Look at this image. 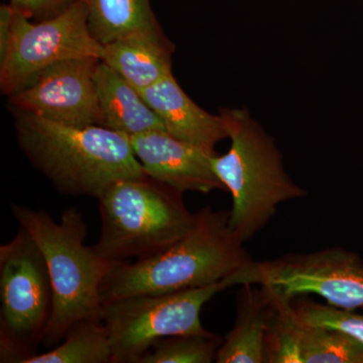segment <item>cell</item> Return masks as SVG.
<instances>
[{"mask_svg":"<svg viewBox=\"0 0 363 363\" xmlns=\"http://www.w3.org/2000/svg\"><path fill=\"white\" fill-rule=\"evenodd\" d=\"M11 213L44 255L52 292V314L42 344L58 345L72 327L101 318V286L116 264L85 243L88 227L82 213L69 208L59 221L43 210L11 204Z\"/></svg>","mask_w":363,"mask_h":363,"instance_id":"3957f363","label":"cell"},{"mask_svg":"<svg viewBox=\"0 0 363 363\" xmlns=\"http://www.w3.org/2000/svg\"><path fill=\"white\" fill-rule=\"evenodd\" d=\"M128 140L150 178L183 193L208 194L215 190L226 191L212 167L215 155L167 131H150L128 136Z\"/></svg>","mask_w":363,"mask_h":363,"instance_id":"8fae6325","label":"cell"},{"mask_svg":"<svg viewBox=\"0 0 363 363\" xmlns=\"http://www.w3.org/2000/svg\"><path fill=\"white\" fill-rule=\"evenodd\" d=\"M91 35L111 44L135 33H161L150 0H84Z\"/></svg>","mask_w":363,"mask_h":363,"instance_id":"2e32d148","label":"cell"},{"mask_svg":"<svg viewBox=\"0 0 363 363\" xmlns=\"http://www.w3.org/2000/svg\"><path fill=\"white\" fill-rule=\"evenodd\" d=\"M274 296L269 286L245 284L238 296L233 328L217 351V363H266V335Z\"/></svg>","mask_w":363,"mask_h":363,"instance_id":"5bb4252c","label":"cell"},{"mask_svg":"<svg viewBox=\"0 0 363 363\" xmlns=\"http://www.w3.org/2000/svg\"><path fill=\"white\" fill-rule=\"evenodd\" d=\"M243 245L229 225V211L205 206L190 231L164 252L116 264L102 284V303L213 285L252 264Z\"/></svg>","mask_w":363,"mask_h":363,"instance_id":"7a4b0ae2","label":"cell"},{"mask_svg":"<svg viewBox=\"0 0 363 363\" xmlns=\"http://www.w3.org/2000/svg\"><path fill=\"white\" fill-rule=\"evenodd\" d=\"M52 307L44 255L20 226L13 240L0 247V362L25 363L37 354Z\"/></svg>","mask_w":363,"mask_h":363,"instance_id":"52a82bcc","label":"cell"},{"mask_svg":"<svg viewBox=\"0 0 363 363\" xmlns=\"http://www.w3.org/2000/svg\"><path fill=\"white\" fill-rule=\"evenodd\" d=\"M183 194L147 175L116 182L97 199L101 233L93 247L114 262L164 252L194 225Z\"/></svg>","mask_w":363,"mask_h":363,"instance_id":"5b68a950","label":"cell"},{"mask_svg":"<svg viewBox=\"0 0 363 363\" xmlns=\"http://www.w3.org/2000/svg\"><path fill=\"white\" fill-rule=\"evenodd\" d=\"M13 9L11 4L0 7V63L4 61L13 33Z\"/></svg>","mask_w":363,"mask_h":363,"instance_id":"603a6c76","label":"cell"},{"mask_svg":"<svg viewBox=\"0 0 363 363\" xmlns=\"http://www.w3.org/2000/svg\"><path fill=\"white\" fill-rule=\"evenodd\" d=\"M293 306L296 315L303 323L337 329L363 343V309L362 312L339 309L314 302L304 296L297 300L294 298Z\"/></svg>","mask_w":363,"mask_h":363,"instance_id":"44dd1931","label":"cell"},{"mask_svg":"<svg viewBox=\"0 0 363 363\" xmlns=\"http://www.w3.org/2000/svg\"><path fill=\"white\" fill-rule=\"evenodd\" d=\"M18 145L54 187L98 199L112 184L147 176L128 136L101 125H65L16 111Z\"/></svg>","mask_w":363,"mask_h":363,"instance_id":"6da1fadb","label":"cell"},{"mask_svg":"<svg viewBox=\"0 0 363 363\" xmlns=\"http://www.w3.org/2000/svg\"><path fill=\"white\" fill-rule=\"evenodd\" d=\"M82 57L59 62L35 74L11 96L16 111L65 125H101L94 75L100 62Z\"/></svg>","mask_w":363,"mask_h":363,"instance_id":"30bf717a","label":"cell"},{"mask_svg":"<svg viewBox=\"0 0 363 363\" xmlns=\"http://www.w3.org/2000/svg\"><path fill=\"white\" fill-rule=\"evenodd\" d=\"M101 126L128 136L167 131L140 90L100 60L94 75Z\"/></svg>","mask_w":363,"mask_h":363,"instance_id":"4fadbf2b","label":"cell"},{"mask_svg":"<svg viewBox=\"0 0 363 363\" xmlns=\"http://www.w3.org/2000/svg\"><path fill=\"white\" fill-rule=\"evenodd\" d=\"M77 0H11L14 11L38 21L50 20L69 9Z\"/></svg>","mask_w":363,"mask_h":363,"instance_id":"7402d4cb","label":"cell"},{"mask_svg":"<svg viewBox=\"0 0 363 363\" xmlns=\"http://www.w3.org/2000/svg\"><path fill=\"white\" fill-rule=\"evenodd\" d=\"M271 290L274 303L266 335V363H303L294 298Z\"/></svg>","mask_w":363,"mask_h":363,"instance_id":"d6986e66","label":"cell"},{"mask_svg":"<svg viewBox=\"0 0 363 363\" xmlns=\"http://www.w3.org/2000/svg\"><path fill=\"white\" fill-rule=\"evenodd\" d=\"M245 269L213 285L178 292L143 294L105 303L101 319L108 330L112 363H138L161 339L205 333L203 307L216 294L247 283Z\"/></svg>","mask_w":363,"mask_h":363,"instance_id":"8992f818","label":"cell"},{"mask_svg":"<svg viewBox=\"0 0 363 363\" xmlns=\"http://www.w3.org/2000/svg\"><path fill=\"white\" fill-rule=\"evenodd\" d=\"M104 45L91 35L84 0H77L64 13L33 23L13 9V33L4 61L0 85L11 95L47 67L66 60L96 57Z\"/></svg>","mask_w":363,"mask_h":363,"instance_id":"ba28073f","label":"cell"},{"mask_svg":"<svg viewBox=\"0 0 363 363\" xmlns=\"http://www.w3.org/2000/svg\"><path fill=\"white\" fill-rule=\"evenodd\" d=\"M224 338L218 334H182L161 339L138 363H211Z\"/></svg>","mask_w":363,"mask_h":363,"instance_id":"ffe728a7","label":"cell"},{"mask_svg":"<svg viewBox=\"0 0 363 363\" xmlns=\"http://www.w3.org/2000/svg\"><path fill=\"white\" fill-rule=\"evenodd\" d=\"M25 363H112L108 330L101 318L83 320L72 327L58 345Z\"/></svg>","mask_w":363,"mask_h":363,"instance_id":"e0dca14e","label":"cell"},{"mask_svg":"<svg viewBox=\"0 0 363 363\" xmlns=\"http://www.w3.org/2000/svg\"><path fill=\"white\" fill-rule=\"evenodd\" d=\"M253 284L290 298L317 295L339 309H363V260L341 247L255 262Z\"/></svg>","mask_w":363,"mask_h":363,"instance_id":"9c48e42d","label":"cell"},{"mask_svg":"<svg viewBox=\"0 0 363 363\" xmlns=\"http://www.w3.org/2000/svg\"><path fill=\"white\" fill-rule=\"evenodd\" d=\"M173 52L164 33H135L104 45L101 61L142 91L173 73Z\"/></svg>","mask_w":363,"mask_h":363,"instance_id":"9a60e30c","label":"cell"},{"mask_svg":"<svg viewBox=\"0 0 363 363\" xmlns=\"http://www.w3.org/2000/svg\"><path fill=\"white\" fill-rule=\"evenodd\" d=\"M230 147L212 167L233 198L229 225L243 243L274 218L281 203L307 196L284 169L283 157L264 130L240 109H222Z\"/></svg>","mask_w":363,"mask_h":363,"instance_id":"277c9868","label":"cell"},{"mask_svg":"<svg viewBox=\"0 0 363 363\" xmlns=\"http://www.w3.org/2000/svg\"><path fill=\"white\" fill-rule=\"evenodd\" d=\"M300 345L303 363H363V343L337 329L300 321Z\"/></svg>","mask_w":363,"mask_h":363,"instance_id":"ac0fdd59","label":"cell"},{"mask_svg":"<svg viewBox=\"0 0 363 363\" xmlns=\"http://www.w3.org/2000/svg\"><path fill=\"white\" fill-rule=\"evenodd\" d=\"M140 93L162 119L167 133L210 154H217V143L227 138L224 117L212 116L195 104L173 73Z\"/></svg>","mask_w":363,"mask_h":363,"instance_id":"7c38bea8","label":"cell"}]
</instances>
